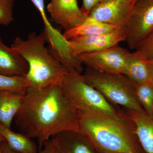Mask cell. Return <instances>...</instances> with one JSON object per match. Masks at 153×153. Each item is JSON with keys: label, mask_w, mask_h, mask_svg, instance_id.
Segmentation results:
<instances>
[{"label": "cell", "mask_w": 153, "mask_h": 153, "mask_svg": "<svg viewBox=\"0 0 153 153\" xmlns=\"http://www.w3.org/2000/svg\"><path fill=\"white\" fill-rule=\"evenodd\" d=\"M82 75L86 82L112 104L146 113L137 99L133 81L124 74H108L87 67Z\"/></svg>", "instance_id": "obj_5"}, {"label": "cell", "mask_w": 153, "mask_h": 153, "mask_svg": "<svg viewBox=\"0 0 153 153\" xmlns=\"http://www.w3.org/2000/svg\"><path fill=\"white\" fill-rule=\"evenodd\" d=\"M147 62L153 77V60H147Z\"/></svg>", "instance_id": "obj_25"}, {"label": "cell", "mask_w": 153, "mask_h": 153, "mask_svg": "<svg viewBox=\"0 0 153 153\" xmlns=\"http://www.w3.org/2000/svg\"><path fill=\"white\" fill-rule=\"evenodd\" d=\"M43 147V149L37 153H57L56 146L52 138L44 143Z\"/></svg>", "instance_id": "obj_23"}, {"label": "cell", "mask_w": 153, "mask_h": 153, "mask_svg": "<svg viewBox=\"0 0 153 153\" xmlns=\"http://www.w3.org/2000/svg\"><path fill=\"white\" fill-rule=\"evenodd\" d=\"M26 91L0 90V123L11 128L12 121L22 106Z\"/></svg>", "instance_id": "obj_14"}, {"label": "cell", "mask_w": 153, "mask_h": 153, "mask_svg": "<svg viewBox=\"0 0 153 153\" xmlns=\"http://www.w3.org/2000/svg\"><path fill=\"white\" fill-rule=\"evenodd\" d=\"M78 132L100 153H145L134 130L108 119L80 113Z\"/></svg>", "instance_id": "obj_3"}, {"label": "cell", "mask_w": 153, "mask_h": 153, "mask_svg": "<svg viewBox=\"0 0 153 153\" xmlns=\"http://www.w3.org/2000/svg\"><path fill=\"white\" fill-rule=\"evenodd\" d=\"M125 31L119 27L99 22L88 16L85 22L73 29L64 31L63 35L67 40L78 37L108 34Z\"/></svg>", "instance_id": "obj_15"}, {"label": "cell", "mask_w": 153, "mask_h": 153, "mask_svg": "<svg viewBox=\"0 0 153 153\" xmlns=\"http://www.w3.org/2000/svg\"><path fill=\"white\" fill-rule=\"evenodd\" d=\"M134 4L131 0H111L100 4L91 12L89 16L125 30L131 16Z\"/></svg>", "instance_id": "obj_8"}, {"label": "cell", "mask_w": 153, "mask_h": 153, "mask_svg": "<svg viewBox=\"0 0 153 153\" xmlns=\"http://www.w3.org/2000/svg\"><path fill=\"white\" fill-rule=\"evenodd\" d=\"M123 74L134 82L153 86V77L147 60L135 51L131 52Z\"/></svg>", "instance_id": "obj_16"}, {"label": "cell", "mask_w": 153, "mask_h": 153, "mask_svg": "<svg viewBox=\"0 0 153 153\" xmlns=\"http://www.w3.org/2000/svg\"><path fill=\"white\" fill-rule=\"evenodd\" d=\"M28 68L25 59L12 47L6 45L0 35V74L25 76Z\"/></svg>", "instance_id": "obj_12"}, {"label": "cell", "mask_w": 153, "mask_h": 153, "mask_svg": "<svg viewBox=\"0 0 153 153\" xmlns=\"http://www.w3.org/2000/svg\"><path fill=\"white\" fill-rule=\"evenodd\" d=\"M153 32V0H137L125 29V42L131 49Z\"/></svg>", "instance_id": "obj_6"}, {"label": "cell", "mask_w": 153, "mask_h": 153, "mask_svg": "<svg viewBox=\"0 0 153 153\" xmlns=\"http://www.w3.org/2000/svg\"><path fill=\"white\" fill-rule=\"evenodd\" d=\"M111 1V0H102L101 3L106 2L108 1ZM100 3V4H101Z\"/></svg>", "instance_id": "obj_27"}, {"label": "cell", "mask_w": 153, "mask_h": 153, "mask_svg": "<svg viewBox=\"0 0 153 153\" xmlns=\"http://www.w3.org/2000/svg\"><path fill=\"white\" fill-rule=\"evenodd\" d=\"M80 113L60 85L46 90H27L15 117L22 133L38 141L39 149L62 132L78 131Z\"/></svg>", "instance_id": "obj_1"}, {"label": "cell", "mask_w": 153, "mask_h": 153, "mask_svg": "<svg viewBox=\"0 0 153 153\" xmlns=\"http://www.w3.org/2000/svg\"><path fill=\"white\" fill-rule=\"evenodd\" d=\"M0 134L11 149L18 153H37L38 147L31 138L25 134L12 131L0 123Z\"/></svg>", "instance_id": "obj_17"}, {"label": "cell", "mask_w": 153, "mask_h": 153, "mask_svg": "<svg viewBox=\"0 0 153 153\" xmlns=\"http://www.w3.org/2000/svg\"><path fill=\"white\" fill-rule=\"evenodd\" d=\"M102 0H82V6L81 8L82 12L86 16L90 15L91 12L101 2Z\"/></svg>", "instance_id": "obj_22"}, {"label": "cell", "mask_w": 153, "mask_h": 153, "mask_svg": "<svg viewBox=\"0 0 153 153\" xmlns=\"http://www.w3.org/2000/svg\"><path fill=\"white\" fill-rule=\"evenodd\" d=\"M125 31L84 36L68 40V46L74 57H79L86 53H92L114 47L125 41Z\"/></svg>", "instance_id": "obj_9"}, {"label": "cell", "mask_w": 153, "mask_h": 153, "mask_svg": "<svg viewBox=\"0 0 153 153\" xmlns=\"http://www.w3.org/2000/svg\"><path fill=\"white\" fill-rule=\"evenodd\" d=\"M131 1H132L134 3L136 1H137V0H131Z\"/></svg>", "instance_id": "obj_28"}, {"label": "cell", "mask_w": 153, "mask_h": 153, "mask_svg": "<svg viewBox=\"0 0 153 153\" xmlns=\"http://www.w3.org/2000/svg\"><path fill=\"white\" fill-rule=\"evenodd\" d=\"M15 0H0V25L7 26L14 20Z\"/></svg>", "instance_id": "obj_20"}, {"label": "cell", "mask_w": 153, "mask_h": 153, "mask_svg": "<svg viewBox=\"0 0 153 153\" xmlns=\"http://www.w3.org/2000/svg\"><path fill=\"white\" fill-rule=\"evenodd\" d=\"M4 142H6L5 140L2 136L0 134V153H3L1 149V144Z\"/></svg>", "instance_id": "obj_26"}, {"label": "cell", "mask_w": 153, "mask_h": 153, "mask_svg": "<svg viewBox=\"0 0 153 153\" xmlns=\"http://www.w3.org/2000/svg\"><path fill=\"white\" fill-rule=\"evenodd\" d=\"M47 10L53 22L65 31L81 25L88 17L79 7L77 0H51Z\"/></svg>", "instance_id": "obj_10"}, {"label": "cell", "mask_w": 153, "mask_h": 153, "mask_svg": "<svg viewBox=\"0 0 153 153\" xmlns=\"http://www.w3.org/2000/svg\"><path fill=\"white\" fill-rule=\"evenodd\" d=\"M125 110L133 122L135 134L143 151L153 153V117L146 113Z\"/></svg>", "instance_id": "obj_13"}, {"label": "cell", "mask_w": 153, "mask_h": 153, "mask_svg": "<svg viewBox=\"0 0 153 153\" xmlns=\"http://www.w3.org/2000/svg\"><path fill=\"white\" fill-rule=\"evenodd\" d=\"M134 82L138 101L146 113L153 117V85L146 83Z\"/></svg>", "instance_id": "obj_18"}, {"label": "cell", "mask_w": 153, "mask_h": 153, "mask_svg": "<svg viewBox=\"0 0 153 153\" xmlns=\"http://www.w3.org/2000/svg\"><path fill=\"white\" fill-rule=\"evenodd\" d=\"M52 138L55 143L57 153H100L78 131L62 132Z\"/></svg>", "instance_id": "obj_11"}, {"label": "cell", "mask_w": 153, "mask_h": 153, "mask_svg": "<svg viewBox=\"0 0 153 153\" xmlns=\"http://www.w3.org/2000/svg\"><path fill=\"white\" fill-rule=\"evenodd\" d=\"M1 149L3 153H18L11 149L6 142L2 143Z\"/></svg>", "instance_id": "obj_24"}, {"label": "cell", "mask_w": 153, "mask_h": 153, "mask_svg": "<svg viewBox=\"0 0 153 153\" xmlns=\"http://www.w3.org/2000/svg\"><path fill=\"white\" fill-rule=\"evenodd\" d=\"M60 86L79 112L108 119L134 130L133 122L125 110L110 102L85 81L82 74L68 72Z\"/></svg>", "instance_id": "obj_4"}, {"label": "cell", "mask_w": 153, "mask_h": 153, "mask_svg": "<svg viewBox=\"0 0 153 153\" xmlns=\"http://www.w3.org/2000/svg\"><path fill=\"white\" fill-rule=\"evenodd\" d=\"M0 90L27 91L25 76H7L0 74Z\"/></svg>", "instance_id": "obj_19"}, {"label": "cell", "mask_w": 153, "mask_h": 153, "mask_svg": "<svg viewBox=\"0 0 153 153\" xmlns=\"http://www.w3.org/2000/svg\"><path fill=\"white\" fill-rule=\"evenodd\" d=\"M47 39L44 31L31 33L27 39L16 37L11 47L26 60L28 71L25 79L27 90H46L60 85L68 71L46 47Z\"/></svg>", "instance_id": "obj_2"}, {"label": "cell", "mask_w": 153, "mask_h": 153, "mask_svg": "<svg viewBox=\"0 0 153 153\" xmlns=\"http://www.w3.org/2000/svg\"><path fill=\"white\" fill-rule=\"evenodd\" d=\"M128 49L119 45L108 49L80 55L83 64L97 71L115 74H123L130 55Z\"/></svg>", "instance_id": "obj_7"}, {"label": "cell", "mask_w": 153, "mask_h": 153, "mask_svg": "<svg viewBox=\"0 0 153 153\" xmlns=\"http://www.w3.org/2000/svg\"><path fill=\"white\" fill-rule=\"evenodd\" d=\"M134 50L144 59L153 60V32L142 41Z\"/></svg>", "instance_id": "obj_21"}]
</instances>
